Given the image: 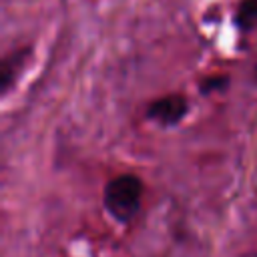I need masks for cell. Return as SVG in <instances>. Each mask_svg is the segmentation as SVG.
I'll return each instance as SVG.
<instances>
[{
	"label": "cell",
	"mask_w": 257,
	"mask_h": 257,
	"mask_svg": "<svg viewBox=\"0 0 257 257\" xmlns=\"http://www.w3.org/2000/svg\"><path fill=\"white\" fill-rule=\"evenodd\" d=\"M227 84V76H209L201 82V90L203 92H211L215 88H223Z\"/></svg>",
	"instance_id": "cell-5"
},
{
	"label": "cell",
	"mask_w": 257,
	"mask_h": 257,
	"mask_svg": "<svg viewBox=\"0 0 257 257\" xmlns=\"http://www.w3.org/2000/svg\"><path fill=\"white\" fill-rule=\"evenodd\" d=\"M102 201L106 211L116 221L128 223L139 213L143 201V181L133 173L116 175L104 185Z\"/></svg>",
	"instance_id": "cell-1"
},
{
	"label": "cell",
	"mask_w": 257,
	"mask_h": 257,
	"mask_svg": "<svg viewBox=\"0 0 257 257\" xmlns=\"http://www.w3.org/2000/svg\"><path fill=\"white\" fill-rule=\"evenodd\" d=\"M233 22L243 34L257 28V0H241L235 8Z\"/></svg>",
	"instance_id": "cell-4"
},
{
	"label": "cell",
	"mask_w": 257,
	"mask_h": 257,
	"mask_svg": "<svg viewBox=\"0 0 257 257\" xmlns=\"http://www.w3.org/2000/svg\"><path fill=\"white\" fill-rule=\"evenodd\" d=\"M28 48H22V50H14L10 54L4 56L2 60V72H0V84H2V92H8V88L12 86V82L16 80V74L20 72L22 64L26 62L28 58Z\"/></svg>",
	"instance_id": "cell-3"
},
{
	"label": "cell",
	"mask_w": 257,
	"mask_h": 257,
	"mask_svg": "<svg viewBox=\"0 0 257 257\" xmlns=\"http://www.w3.org/2000/svg\"><path fill=\"white\" fill-rule=\"evenodd\" d=\"M187 112H189V102L179 92L159 96V98L151 100L147 106V118H151L153 122H157L161 126L179 124L187 116Z\"/></svg>",
	"instance_id": "cell-2"
}]
</instances>
